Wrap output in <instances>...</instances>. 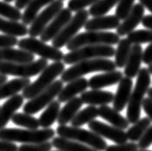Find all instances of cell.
Here are the masks:
<instances>
[{"label":"cell","mask_w":152,"mask_h":151,"mask_svg":"<svg viewBox=\"0 0 152 151\" xmlns=\"http://www.w3.org/2000/svg\"><path fill=\"white\" fill-rule=\"evenodd\" d=\"M6 82H8V78L5 75H0V85L3 83H5Z\"/></svg>","instance_id":"obj_50"},{"label":"cell","mask_w":152,"mask_h":151,"mask_svg":"<svg viewBox=\"0 0 152 151\" xmlns=\"http://www.w3.org/2000/svg\"><path fill=\"white\" fill-rule=\"evenodd\" d=\"M140 3L150 13H152V0H140Z\"/></svg>","instance_id":"obj_49"},{"label":"cell","mask_w":152,"mask_h":151,"mask_svg":"<svg viewBox=\"0 0 152 151\" xmlns=\"http://www.w3.org/2000/svg\"><path fill=\"white\" fill-rule=\"evenodd\" d=\"M97 116H99V110L95 106H88L87 108L77 112L71 121V125L74 127H80L84 124H89L93 120H96Z\"/></svg>","instance_id":"obj_31"},{"label":"cell","mask_w":152,"mask_h":151,"mask_svg":"<svg viewBox=\"0 0 152 151\" xmlns=\"http://www.w3.org/2000/svg\"><path fill=\"white\" fill-rule=\"evenodd\" d=\"M114 95L110 91H105L101 89H94L85 91L80 95V99L83 104L88 106H107L113 102Z\"/></svg>","instance_id":"obj_23"},{"label":"cell","mask_w":152,"mask_h":151,"mask_svg":"<svg viewBox=\"0 0 152 151\" xmlns=\"http://www.w3.org/2000/svg\"><path fill=\"white\" fill-rule=\"evenodd\" d=\"M65 71L64 62L58 61L50 64L44 71L40 74L39 78L35 82H31L23 90V96L24 99H31L39 95L41 92L46 90L53 84L58 76H61Z\"/></svg>","instance_id":"obj_5"},{"label":"cell","mask_w":152,"mask_h":151,"mask_svg":"<svg viewBox=\"0 0 152 151\" xmlns=\"http://www.w3.org/2000/svg\"><path fill=\"white\" fill-rule=\"evenodd\" d=\"M142 62L146 65L152 64V43L146 47V49L143 50L142 53Z\"/></svg>","instance_id":"obj_45"},{"label":"cell","mask_w":152,"mask_h":151,"mask_svg":"<svg viewBox=\"0 0 152 151\" xmlns=\"http://www.w3.org/2000/svg\"><path fill=\"white\" fill-rule=\"evenodd\" d=\"M61 1H64V0H61Z\"/></svg>","instance_id":"obj_56"},{"label":"cell","mask_w":152,"mask_h":151,"mask_svg":"<svg viewBox=\"0 0 152 151\" xmlns=\"http://www.w3.org/2000/svg\"><path fill=\"white\" fill-rule=\"evenodd\" d=\"M89 12L86 10H81L77 12V14L72 18V20L66 24V26L62 29V31L53 40V47L56 49H61L71 41L77 33L87 23Z\"/></svg>","instance_id":"obj_10"},{"label":"cell","mask_w":152,"mask_h":151,"mask_svg":"<svg viewBox=\"0 0 152 151\" xmlns=\"http://www.w3.org/2000/svg\"><path fill=\"white\" fill-rule=\"evenodd\" d=\"M72 14L71 11L68 8H63L58 15L55 17L53 21L48 25L47 28L44 30V32L40 36V40L43 42H49L53 41V40L56 37L59 33L62 31V29L66 26L70 20H72Z\"/></svg>","instance_id":"obj_14"},{"label":"cell","mask_w":152,"mask_h":151,"mask_svg":"<svg viewBox=\"0 0 152 151\" xmlns=\"http://www.w3.org/2000/svg\"><path fill=\"white\" fill-rule=\"evenodd\" d=\"M12 122L20 127H24L29 130H37L40 127L39 119L25 112H17L13 116Z\"/></svg>","instance_id":"obj_34"},{"label":"cell","mask_w":152,"mask_h":151,"mask_svg":"<svg viewBox=\"0 0 152 151\" xmlns=\"http://www.w3.org/2000/svg\"><path fill=\"white\" fill-rule=\"evenodd\" d=\"M148 71H149V72H150V74L152 75V64L148 66Z\"/></svg>","instance_id":"obj_52"},{"label":"cell","mask_w":152,"mask_h":151,"mask_svg":"<svg viewBox=\"0 0 152 151\" xmlns=\"http://www.w3.org/2000/svg\"><path fill=\"white\" fill-rule=\"evenodd\" d=\"M147 94H148V97H149L152 100V88H149V90H148Z\"/></svg>","instance_id":"obj_51"},{"label":"cell","mask_w":152,"mask_h":151,"mask_svg":"<svg viewBox=\"0 0 152 151\" xmlns=\"http://www.w3.org/2000/svg\"><path fill=\"white\" fill-rule=\"evenodd\" d=\"M142 45H133L131 53L127 60L124 67L123 74L126 78L134 79L135 77H138L139 73L140 71V64L142 62Z\"/></svg>","instance_id":"obj_20"},{"label":"cell","mask_w":152,"mask_h":151,"mask_svg":"<svg viewBox=\"0 0 152 151\" xmlns=\"http://www.w3.org/2000/svg\"><path fill=\"white\" fill-rule=\"evenodd\" d=\"M135 0H119L115 9V16L120 20H124L133 9Z\"/></svg>","instance_id":"obj_38"},{"label":"cell","mask_w":152,"mask_h":151,"mask_svg":"<svg viewBox=\"0 0 152 151\" xmlns=\"http://www.w3.org/2000/svg\"><path fill=\"white\" fill-rule=\"evenodd\" d=\"M5 2H7V3H10V2H12V1H16V0H4Z\"/></svg>","instance_id":"obj_53"},{"label":"cell","mask_w":152,"mask_h":151,"mask_svg":"<svg viewBox=\"0 0 152 151\" xmlns=\"http://www.w3.org/2000/svg\"><path fill=\"white\" fill-rule=\"evenodd\" d=\"M18 49L26 50L32 54L39 55L43 59L53 60L54 62L63 60L65 55L63 54V51H61L59 49L47 45L42 40H38L36 38H33V37L20 39L18 41Z\"/></svg>","instance_id":"obj_9"},{"label":"cell","mask_w":152,"mask_h":151,"mask_svg":"<svg viewBox=\"0 0 152 151\" xmlns=\"http://www.w3.org/2000/svg\"><path fill=\"white\" fill-rule=\"evenodd\" d=\"M83 105V102L80 99V97H75L66 103L62 109H60V112H59V116L57 119L58 124L66 125L67 123L71 122L77 115V112H79V110L80 109Z\"/></svg>","instance_id":"obj_25"},{"label":"cell","mask_w":152,"mask_h":151,"mask_svg":"<svg viewBox=\"0 0 152 151\" xmlns=\"http://www.w3.org/2000/svg\"><path fill=\"white\" fill-rule=\"evenodd\" d=\"M150 124H151V120L148 117H142L139 121H137L126 132L128 139H130L133 142H139L144 135V133L146 132L147 129L151 126Z\"/></svg>","instance_id":"obj_33"},{"label":"cell","mask_w":152,"mask_h":151,"mask_svg":"<svg viewBox=\"0 0 152 151\" xmlns=\"http://www.w3.org/2000/svg\"><path fill=\"white\" fill-rule=\"evenodd\" d=\"M63 6L64 4L61 0H54L53 3H50L42 13L37 16L35 20L31 23L30 28H28L29 36L33 37V38L41 36L48 25L63 9Z\"/></svg>","instance_id":"obj_12"},{"label":"cell","mask_w":152,"mask_h":151,"mask_svg":"<svg viewBox=\"0 0 152 151\" xmlns=\"http://www.w3.org/2000/svg\"><path fill=\"white\" fill-rule=\"evenodd\" d=\"M116 65L114 61L109 58H96L79 62L72 65L71 67L65 70L60 76L63 82H70L77 79L83 78V76L94 72H112L115 71Z\"/></svg>","instance_id":"obj_2"},{"label":"cell","mask_w":152,"mask_h":151,"mask_svg":"<svg viewBox=\"0 0 152 151\" xmlns=\"http://www.w3.org/2000/svg\"><path fill=\"white\" fill-rule=\"evenodd\" d=\"M142 24L145 28H148L149 30H152V15H147L144 16L142 18Z\"/></svg>","instance_id":"obj_47"},{"label":"cell","mask_w":152,"mask_h":151,"mask_svg":"<svg viewBox=\"0 0 152 151\" xmlns=\"http://www.w3.org/2000/svg\"><path fill=\"white\" fill-rule=\"evenodd\" d=\"M122 79H123V73L115 70V71L106 72L91 77L88 80V85L92 90L101 89L104 87L119 83Z\"/></svg>","instance_id":"obj_19"},{"label":"cell","mask_w":152,"mask_h":151,"mask_svg":"<svg viewBox=\"0 0 152 151\" xmlns=\"http://www.w3.org/2000/svg\"><path fill=\"white\" fill-rule=\"evenodd\" d=\"M89 87L88 80L84 78H80L75 80L68 82V84L59 93L57 99L60 103H67L73 98H75L77 94H83L86 91V88Z\"/></svg>","instance_id":"obj_21"},{"label":"cell","mask_w":152,"mask_h":151,"mask_svg":"<svg viewBox=\"0 0 152 151\" xmlns=\"http://www.w3.org/2000/svg\"><path fill=\"white\" fill-rule=\"evenodd\" d=\"M138 151H151V150H146V149H140Z\"/></svg>","instance_id":"obj_54"},{"label":"cell","mask_w":152,"mask_h":151,"mask_svg":"<svg viewBox=\"0 0 152 151\" xmlns=\"http://www.w3.org/2000/svg\"><path fill=\"white\" fill-rule=\"evenodd\" d=\"M152 144V125L146 130L142 139L139 141V148L140 149H146Z\"/></svg>","instance_id":"obj_43"},{"label":"cell","mask_w":152,"mask_h":151,"mask_svg":"<svg viewBox=\"0 0 152 151\" xmlns=\"http://www.w3.org/2000/svg\"><path fill=\"white\" fill-rule=\"evenodd\" d=\"M51 143H53V146L60 151H97L90 146L61 137L53 138Z\"/></svg>","instance_id":"obj_29"},{"label":"cell","mask_w":152,"mask_h":151,"mask_svg":"<svg viewBox=\"0 0 152 151\" xmlns=\"http://www.w3.org/2000/svg\"><path fill=\"white\" fill-rule=\"evenodd\" d=\"M63 89V82L55 80L50 87H48L46 90L41 92L36 97L32 98L30 101H28L23 106V112L28 115H35L39 112L44 108H46L50 104L53 102L55 97H58L59 93Z\"/></svg>","instance_id":"obj_11"},{"label":"cell","mask_w":152,"mask_h":151,"mask_svg":"<svg viewBox=\"0 0 152 151\" xmlns=\"http://www.w3.org/2000/svg\"><path fill=\"white\" fill-rule=\"evenodd\" d=\"M0 151H18V147L15 142L0 139Z\"/></svg>","instance_id":"obj_44"},{"label":"cell","mask_w":152,"mask_h":151,"mask_svg":"<svg viewBox=\"0 0 152 151\" xmlns=\"http://www.w3.org/2000/svg\"><path fill=\"white\" fill-rule=\"evenodd\" d=\"M99 110V116L101 118L107 120L112 126H114L121 130H125V129L129 128L130 122L127 118L122 116L119 112L115 110L113 108H110L109 106H100L98 109Z\"/></svg>","instance_id":"obj_24"},{"label":"cell","mask_w":152,"mask_h":151,"mask_svg":"<svg viewBox=\"0 0 152 151\" xmlns=\"http://www.w3.org/2000/svg\"><path fill=\"white\" fill-rule=\"evenodd\" d=\"M53 1L54 0H32L25 8L24 13H23V18H21L23 23L25 25H31V23L39 15L40 10L44 6H49Z\"/></svg>","instance_id":"obj_28"},{"label":"cell","mask_w":152,"mask_h":151,"mask_svg":"<svg viewBox=\"0 0 152 151\" xmlns=\"http://www.w3.org/2000/svg\"><path fill=\"white\" fill-rule=\"evenodd\" d=\"M35 61L34 54L20 49H0V62L9 63H30Z\"/></svg>","instance_id":"obj_22"},{"label":"cell","mask_w":152,"mask_h":151,"mask_svg":"<svg viewBox=\"0 0 152 151\" xmlns=\"http://www.w3.org/2000/svg\"><path fill=\"white\" fill-rule=\"evenodd\" d=\"M133 91V80L132 79L124 77L118 83L116 93L113 98V109L118 112H122L125 107L129 104Z\"/></svg>","instance_id":"obj_16"},{"label":"cell","mask_w":152,"mask_h":151,"mask_svg":"<svg viewBox=\"0 0 152 151\" xmlns=\"http://www.w3.org/2000/svg\"><path fill=\"white\" fill-rule=\"evenodd\" d=\"M56 134L61 138L72 139L83 144L90 146L97 151H104L107 149V142L95 134L94 132L85 130V129L74 126H66V125H59L56 129Z\"/></svg>","instance_id":"obj_4"},{"label":"cell","mask_w":152,"mask_h":151,"mask_svg":"<svg viewBox=\"0 0 152 151\" xmlns=\"http://www.w3.org/2000/svg\"><path fill=\"white\" fill-rule=\"evenodd\" d=\"M115 54V49L113 46L96 45L86 46L66 53L63 58L64 64L74 65L79 62L96 59V58H110Z\"/></svg>","instance_id":"obj_7"},{"label":"cell","mask_w":152,"mask_h":151,"mask_svg":"<svg viewBox=\"0 0 152 151\" xmlns=\"http://www.w3.org/2000/svg\"><path fill=\"white\" fill-rule=\"evenodd\" d=\"M142 109L144 112L146 113V115L148 116V118L152 121V100L149 97L144 98L142 103Z\"/></svg>","instance_id":"obj_46"},{"label":"cell","mask_w":152,"mask_h":151,"mask_svg":"<svg viewBox=\"0 0 152 151\" xmlns=\"http://www.w3.org/2000/svg\"><path fill=\"white\" fill-rule=\"evenodd\" d=\"M55 131L51 128L48 129H18V128H3L0 129V139L12 142H23L24 144L41 143L49 142L53 139Z\"/></svg>","instance_id":"obj_3"},{"label":"cell","mask_w":152,"mask_h":151,"mask_svg":"<svg viewBox=\"0 0 152 151\" xmlns=\"http://www.w3.org/2000/svg\"><path fill=\"white\" fill-rule=\"evenodd\" d=\"M132 44L129 42L128 39H120L119 43L117 44V49L115 50V60L114 63L116 65V68H124L127 60L130 56L132 50Z\"/></svg>","instance_id":"obj_32"},{"label":"cell","mask_w":152,"mask_h":151,"mask_svg":"<svg viewBox=\"0 0 152 151\" xmlns=\"http://www.w3.org/2000/svg\"><path fill=\"white\" fill-rule=\"evenodd\" d=\"M150 75L151 74L148 71V68H142L137 77L136 85L132 91L127 108V119L132 124L140 119V109L142 108L144 96L149 90L151 83Z\"/></svg>","instance_id":"obj_1"},{"label":"cell","mask_w":152,"mask_h":151,"mask_svg":"<svg viewBox=\"0 0 152 151\" xmlns=\"http://www.w3.org/2000/svg\"><path fill=\"white\" fill-rule=\"evenodd\" d=\"M120 23V20L115 15H110L88 20L84 28L86 31H105L109 29H117Z\"/></svg>","instance_id":"obj_18"},{"label":"cell","mask_w":152,"mask_h":151,"mask_svg":"<svg viewBox=\"0 0 152 151\" xmlns=\"http://www.w3.org/2000/svg\"><path fill=\"white\" fill-rule=\"evenodd\" d=\"M55 151H60V150H55Z\"/></svg>","instance_id":"obj_55"},{"label":"cell","mask_w":152,"mask_h":151,"mask_svg":"<svg viewBox=\"0 0 152 151\" xmlns=\"http://www.w3.org/2000/svg\"><path fill=\"white\" fill-rule=\"evenodd\" d=\"M88 127L92 132L99 135L100 137L113 141L116 144L126 143L128 141L127 134L125 133L124 130H121V129H118L114 126H110V125L103 123L101 121L93 120L88 124Z\"/></svg>","instance_id":"obj_13"},{"label":"cell","mask_w":152,"mask_h":151,"mask_svg":"<svg viewBox=\"0 0 152 151\" xmlns=\"http://www.w3.org/2000/svg\"><path fill=\"white\" fill-rule=\"evenodd\" d=\"M139 145L136 142H126L122 144L110 145L105 151H138Z\"/></svg>","instance_id":"obj_41"},{"label":"cell","mask_w":152,"mask_h":151,"mask_svg":"<svg viewBox=\"0 0 152 151\" xmlns=\"http://www.w3.org/2000/svg\"><path fill=\"white\" fill-rule=\"evenodd\" d=\"M127 39L132 45H142L145 43H152V30L149 29H140L134 30L127 35Z\"/></svg>","instance_id":"obj_36"},{"label":"cell","mask_w":152,"mask_h":151,"mask_svg":"<svg viewBox=\"0 0 152 151\" xmlns=\"http://www.w3.org/2000/svg\"><path fill=\"white\" fill-rule=\"evenodd\" d=\"M59 112H60V102L53 101L47 107L45 112H43L40 118H38L40 127H42L43 129L50 128L55 121H57Z\"/></svg>","instance_id":"obj_30"},{"label":"cell","mask_w":152,"mask_h":151,"mask_svg":"<svg viewBox=\"0 0 152 151\" xmlns=\"http://www.w3.org/2000/svg\"><path fill=\"white\" fill-rule=\"evenodd\" d=\"M120 36L116 33L107 31H86L80 33L70 41L66 47L70 51L80 49L86 46L96 45H107L113 46L119 43Z\"/></svg>","instance_id":"obj_6"},{"label":"cell","mask_w":152,"mask_h":151,"mask_svg":"<svg viewBox=\"0 0 152 151\" xmlns=\"http://www.w3.org/2000/svg\"><path fill=\"white\" fill-rule=\"evenodd\" d=\"M49 64L48 60L40 58L30 63H9L0 62V75L14 76L21 79H29L39 75L45 70Z\"/></svg>","instance_id":"obj_8"},{"label":"cell","mask_w":152,"mask_h":151,"mask_svg":"<svg viewBox=\"0 0 152 151\" xmlns=\"http://www.w3.org/2000/svg\"><path fill=\"white\" fill-rule=\"evenodd\" d=\"M0 32L14 37H23L28 34V28L23 23L0 18Z\"/></svg>","instance_id":"obj_27"},{"label":"cell","mask_w":152,"mask_h":151,"mask_svg":"<svg viewBox=\"0 0 152 151\" xmlns=\"http://www.w3.org/2000/svg\"><path fill=\"white\" fill-rule=\"evenodd\" d=\"M99 0H70L68 2V9L71 12H79L88 6H93Z\"/></svg>","instance_id":"obj_39"},{"label":"cell","mask_w":152,"mask_h":151,"mask_svg":"<svg viewBox=\"0 0 152 151\" xmlns=\"http://www.w3.org/2000/svg\"><path fill=\"white\" fill-rule=\"evenodd\" d=\"M32 1V0H16L15 1V6L17 7L18 10L26 8L27 5Z\"/></svg>","instance_id":"obj_48"},{"label":"cell","mask_w":152,"mask_h":151,"mask_svg":"<svg viewBox=\"0 0 152 151\" xmlns=\"http://www.w3.org/2000/svg\"><path fill=\"white\" fill-rule=\"evenodd\" d=\"M18 44L17 37L0 34V49H7V47H13Z\"/></svg>","instance_id":"obj_42"},{"label":"cell","mask_w":152,"mask_h":151,"mask_svg":"<svg viewBox=\"0 0 152 151\" xmlns=\"http://www.w3.org/2000/svg\"><path fill=\"white\" fill-rule=\"evenodd\" d=\"M53 143L49 142L41 143H31V144H21L18 147V151H50Z\"/></svg>","instance_id":"obj_40"},{"label":"cell","mask_w":152,"mask_h":151,"mask_svg":"<svg viewBox=\"0 0 152 151\" xmlns=\"http://www.w3.org/2000/svg\"><path fill=\"white\" fill-rule=\"evenodd\" d=\"M118 2L119 0H99L93 6L90 7L88 12L93 18L105 16L114 6L118 4Z\"/></svg>","instance_id":"obj_35"},{"label":"cell","mask_w":152,"mask_h":151,"mask_svg":"<svg viewBox=\"0 0 152 151\" xmlns=\"http://www.w3.org/2000/svg\"><path fill=\"white\" fill-rule=\"evenodd\" d=\"M24 98L23 95H15L9 98L4 104L0 107V129L6 127L9 121H12L16 112L23 105Z\"/></svg>","instance_id":"obj_17"},{"label":"cell","mask_w":152,"mask_h":151,"mask_svg":"<svg viewBox=\"0 0 152 151\" xmlns=\"http://www.w3.org/2000/svg\"><path fill=\"white\" fill-rule=\"evenodd\" d=\"M144 17V7L139 3L133 7L132 11L127 16V18L122 21L116 29V34L118 36L129 35L135 30V28L142 21Z\"/></svg>","instance_id":"obj_15"},{"label":"cell","mask_w":152,"mask_h":151,"mask_svg":"<svg viewBox=\"0 0 152 151\" xmlns=\"http://www.w3.org/2000/svg\"><path fill=\"white\" fill-rule=\"evenodd\" d=\"M0 16L8 18L9 20L15 21H18L23 18V14L20 13V10L5 1H0Z\"/></svg>","instance_id":"obj_37"},{"label":"cell","mask_w":152,"mask_h":151,"mask_svg":"<svg viewBox=\"0 0 152 151\" xmlns=\"http://www.w3.org/2000/svg\"><path fill=\"white\" fill-rule=\"evenodd\" d=\"M31 83L30 79H14L6 82L0 85V100L5 98H11L17 95L18 92L26 88Z\"/></svg>","instance_id":"obj_26"}]
</instances>
